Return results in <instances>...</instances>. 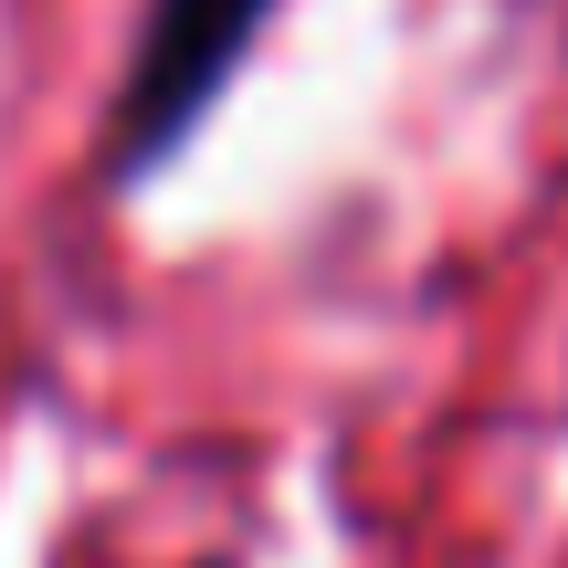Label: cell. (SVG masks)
<instances>
[{
    "label": "cell",
    "mask_w": 568,
    "mask_h": 568,
    "mask_svg": "<svg viewBox=\"0 0 568 568\" xmlns=\"http://www.w3.org/2000/svg\"><path fill=\"white\" fill-rule=\"evenodd\" d=\"M274 0H148L138 21V63L116 95V169H148L211 116V95L232 84V63L253 53Z\"/></svg>",
    "instance_id": "cell-1"
}]
</instances>
